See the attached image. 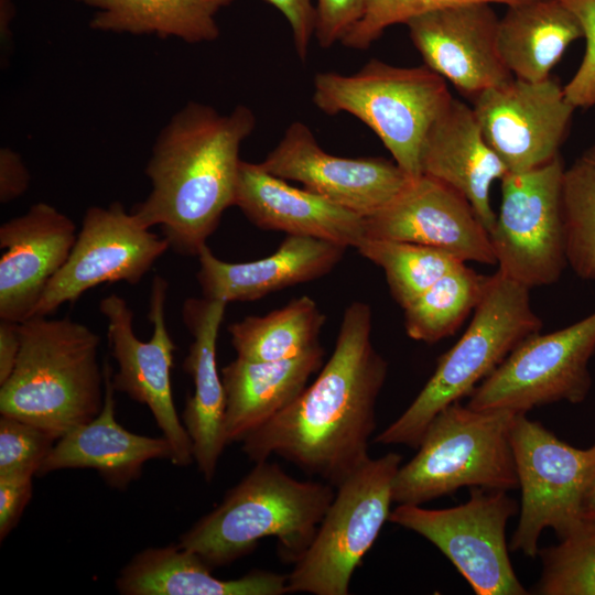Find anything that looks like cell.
I'll use <instances>...</instances> for the list:
<instances>
[{"label": "cell", "mask_w": 595, "mask_h": 595, "mask_svg": "<svg viewBox=\"0 0 595 595\" xmlns=\"http://www.w3.org/2000/svg\"><path fill=\"white\" fill-rule=\"evenodd\" d=\"M488 278L464 263L439 279L403 309L407 335L428 344L453 335L477 306Z\"/></svg>", "instance_id": "cell-30"}, {"label": "cell", "mask_w": 595, "mask_h": 595, "mask_svg": "<svg viewBox=\"0 0 595 595\" xmlns=\"http://www.w3.org/2000/svg\"><path fill=\"white\" fill-rule=\"evenodd\" d=\"M325 351L317 345L283 360L257 361L237 357L221 369L226 396L224 436L242 442L290 405L322 367Z\"/></svg>", "instance_id": "cell-25"}, {"label": "cell", "mask_w": 595, "mask_h": 595, "mask_svg": "<svg viewBox=\"0 0 595 595\" xmlns=\"http://www.w3.org/2000/svg\"><path fill=\"white\" fill-rule=\"evenodd\" d=\"M356 249L383 270L390 292L402 309L466 263L439 248L390 239L365 237Z\"/></svg>", "instance_id": "cell-31"}, {"label": "cell", "mask_w": 595, "mask_h": 595, "mask_svg": "<svg viewBox=\"0 0 595 595\" xmlns=\"http://www.w3.org/2000/svg\"><path fill=\"white\" fill-rule=\"evenodd\" d=\"M345 247L326 240L288 235L270 256L227 262L208 246L198 252L197 282L210 300L255 301L269 293L321 278L340 261Z\"/></svg>", "instance_id": "cell-23"}, {"label": "cell", "mask_w": 595, "mask_h": 595, "mask_svg": "<svg viewBox=\"0 0 595 595\" xmlns=\"http://www.w3.org/2000/svg\"><path fill=\"white\" fill-rule=\"evenodd\" d=\"M15 367L0 385V414L34 424L57 440L89 422L104 404L99 337L71 318L31 316L20 324Z\"/></svg>", "instance_id": "cell-4"}, {"label": "cell", "mask_w": 595, "mask_h": 595, "mask_svg": "<svg viewBox=\"0 0 595 595\" xmlns=\"http://www.w3.org/2000/svg\"><path fill=\"white\" fill-rule=\"evenodd\" d=\"M527 0H364L360 19L346 33L340 43L353 50L364 51L371 46L394 24L439 9L469 2L515 4Z\"/></svg>", "instance_id": "cell-34"}, {"label": "cell", "mask_w": 595, "mask_h": 595, "mask_svg": "<svg viewBox=\"0 0 595 595\" xmlns=\"http://www.w3.org/2000/svg\"><path fill=\"white\" fill-rule=\"evenodd\" d=\"M19 322L0 321V385L11 376L21 347Z\"/></svg>", "instance_id": "cell-41"}, {"label": "cell", "mask_w": 595, "mask_h": 595, "mask_svg": "<svg viewBox=\"0 0 595 595\" xmlns=\"http://www.w3.org/2000/svg\"><path fill=\"white\" fill-rule=\"evenodd\" d=\"M366 237L445 250L464 262L496 264L488 231L469 202L448 185L421 175L365 218Z\"/></svg>", "instance_id": "cell-17"}, {"label": "cell", "mask_w": 595, "mask_h": 595, "mask_svg": "<svg viewBox=\"0 0 595 595\" xmlns=\"http://www.w3.org/2000/svg\"><path fill=\"white\" fill-rule=\"evenodd\" d=\"M125 595H282L288 575L253 570L241 577L220 580L193 552L178 543L148 548L136 554L116 580Z\"/></svg>", "instance_id": "cell-26"}, {"label": "cell", "mask_w": 595, "mask_h": 595, "mask_svg": "<svg viewBox=\"0 0 595 595\" xmlns=\"http://www.w3.org/2000/svg\"><path fill=\"white\" fill-rule=\"evenodd\" d=\"M518 413L474 410L459 401L443 409L428 425L416 454L399 467L393 502L422 505L462 487L517 488L511 429Z\"/></svg>", "instance_id": "cell-6"}, {"label": "cell", "mask_w": 595, "mask_h": 595, "mask_svg": "<svg viewBox=\"0 0 595 595\" xmlns=\"http://www.w3.org/2000/svg\"><path fill=\"white\" fill-rule=\"evenodd\" d=\"M453 97L428 66L400 67L370 60L355 74L317 73L313 104L324 113L353 115L368 126L411 178L422 175L424 140Z\"/></svg>", "instance_id": "cell-7"}, {"label": "cell", "mask_w": 595, "mask_h": 595, "mask_svg": "<svg viewBox=\"0 0 595 595\" xmlns=\"http://www.w3.org/2000/svg\"><path fill=\"white\" fill-rule=\"evenodd\" d=\"M29 476L0 477V540L7 538L19 522L32 497Z\"/></svg>", "instance_id": "cell-38"}, {"label": "cell", "mask_w": 595, "mask_h": 595, "mask_svg": "<svg viewBox=\"0 0 595 595\" xmlns=\"http://www.w3.org/2000/svg\"><path fill=\"white\" fill-rule=\"evenodd\" d=\"M76 237L74 221L43 202L1 225L0 320L21 323L31 317Z\"/></svg>", "instance_id": "cell-19"}, {"label": "cell", "mask_w": 595, "mask_h": 595, "mask_svg": "<svg viewBox=\"0 0 595 595\" xmlns=\"http://www.w3.org/2000/svg\"><path fill=\"white\" fill-rule=\"evenodd\" d=\"M105 397L100 412L60 437L37 475L65 468H91L111 487L125 489L151 459H173L169 441L139 435L121 426L115 415L112 370L104 365Z\"/></svg>", "instance_id": "cell-22"}, {"label": "cell", "mask_w": 595, "mask_h": 595, "mask_svg": "<svg viewBox=\"0 0 595 595\" xmlns=\"http://www.w3.org/2000/svg\"><path fill=\"white\" fill-rule=\"evenodd\" d=\"M260 165L365 218L385 207L411 178L394 161L342 158L326 152L301 121L285 129Z\"/></svg>", "instance_id": "cell-16"}, {"label": "cell", "mask_w": 595, "mask_h": 595, "mask_svg": "<svg viewBox=\"0 0 595 595\" xmlns=\"http://www.w3.org/2000/svg\"><path fill=\"white\" fill-rule=\"evenodd\" d=\"M227 302L206 298L187 299L182 317L194 340L184 360V370L194 382L182 422L192 440L194 461L206 482L216 473L227 445L224 436L226 396L217 369V338Z\"/></svg>", "instance_id": "cell-21"}, {"label": "cell", "mask_w": 595, "mask_h": 595, "mask_svg": "<svg viewBox=\"0 0 595 595\" xmlns=\"http://www.w3.org/2000/svg\"><path fill=\"white\" fill-rule=\"evenodd\" d=\"M57 439L25 421L0 418V477L37 475Z\"/></svg>", "instance_id": "cell-35"}, {"label": "cell", "mask_w": 595, "mask_h": 595, "mask_svg": "<svg viewBox=\"0 0 595 595\" xmlns=\"http://www.w3.org/2000/svg\"><path fill=\"white\" fill-rule=\"evenodd\" d=\"M473 104L486 141L511 173L559 156L575 110L551 77L541 82L513 77L482 91Z\"/></svg>", "instance_id": "cell-15"}, {"label": "cell", "mask_w": 595, "mask_h": 595, "mask_svg": "<svg viewBox=\"0 0 595 595\" xmlns=\"http://www.w3.org/2000/svg\"><path fill=\"white\" fill-rule=\"evenodd\" d=\"M498 23L491 3L469 2L426 12L405 24L424 65L473 100L513 78L498 51Z\"/></svg>", "instance_id": "cell-18"}, {"label": "cell", "mask_w": 595, "mask_h": 595, "mask_svg": "<svg viewBox=\"0 0 595 595\" xmlns=\"http://www.w3.org/2000/svg\"><path fill=\"white\" fill-rule=\"evenodd\" d=\"M167 289L163 277L153 278L148 313L153 332L148 342L136 336L133 312L122 296L112 293L104 298L99 311L107 320L108 345L118 364V371L112 374L115 390L150 409L172 446V463L185 467L195 461L192 440L178 418L172 394L171 369L176 346L165 321Z\"/></svg>", "instance_id": "cell-13"}, {"label": "cell", "mask_w": 595, "mask_h": 595, "mask_svg": "<svg viewBox=\"0 0 595 595\" xmlns=\"http://www.w3.org/2000/svg\"><path fill=\"white\" fill-rule=\"evenodd\" d=\"M275 7L291 26L294 50L298 57L305 62L309 45L315 32L316 11L312 0H266Z\"/></svg>", "instance_id": "cell-39"}, {"label": "cell", "mask_w": 595, "mask_h": 595, "mask_svg": "<svg viewBox=\"0 0 595 595\" xmlns=\"http://www.w3.org/2000/svg\"><path fill=\"white\" fill-rule=\"evenodd\" d=\"M584 37L575 14L560 0H527L507 6L499 19L497 44L513 77L541 82L567 46Z\"/></svg>", "instance_id": "cell-27"}, {"label": "cell", "mask_w": 595, "mask_h": 595, "mask_svg": "<svg viewBox=\"0 0 595 595\" xmlns=\"http://www.w3.org/2000/svg\"><path fill=\"white\" fill-rule=\"evenodd\" d=\"M594 446H595V444H594Z\"/></svg>", "instance_id": "cell-43"}, {"label": "cell", "mask_w": 595, "mask_h": 595, "mask_svg": "<svg viewBox=\"0 0 595 595\" xmlns=\"http://www.w3.org/2000/svg\"><path fill=\"white\" fill-rule=\"evenodd\" d=\"M577 18L583 29L586 50L582 63L563 87L567 101L576 108L595 105V0H560Z\"/></svg>", "instance_id": "cell-36"}, {"label": "cell", "mask_w": 595, "mask_h": 595, "mask_svg": "<svg viewBox=\"0 0 595 595\" xmlns=\"http://www.w3.org/2000/svg\"><path fill=\"white\" fill-rule=\"evenodd\" d=\"M402 457L368 458L336 487L313 541L288 574L289 593L347 595L356 567L390 516Z\"/></svg>", "instance_id": "cell-8"}, {"label": "cell", "mask_w": 595, "mask_h": 595, "mask_svg": "<svg viewBox=\"0 0 595 595\" xmlns=\"http://www.w3.org/2000/svg\"><path fill=\"white\" fill-rule=\"evenodd\" d=\"M529 291L500 271L489 277L465 333L439 358L412 403L375 442L418 448L439 412L469 397L521 342L538 333L542 322L532 309Z\"/></svg>", "instance_id": "cell-5"}, {"label": "cell", "mask_w": 595, "mask_h": 595, "mask_svg": "<svg viewBox=\"0 0 595 595\" xmlns=\"http://www.w3.org/2000/svg\"><path fill=\"white\" fill-rule=\"evenodd\" d=\"M170 248L120 202L86 209L69 256L52 278L31 316H47L86 291L112 282L139 283Z\"/></svg>", "instance_id": "cell-14"}, {"label": "cell", "mask_w": 595, "mask_h": 595, "mask_svg": "<svg viewBox=\"0 0 595 595\" xmlns=\"http://www.w3.org/2000/svg\"><path fill=\"white\" fill-rule=\"evenodd\" d=\"M421 169L463 195L487 231L491 229L496 213L490 187L508 169L486 141L472 107L452 99L424 140Z\"/></svg>", "instance_id": "cell-24"}, {"label": "cell", "mask_w": 595, "mask_h": 595, "mask_svg": "<svg viewBox=\"0 0 595 595\" xmlns=\"http://www.w3.org/2000/svg\"><path fill=\"white\" fill-rule=\"evenodd\" d=\"M511 446L521 504L510 549L534 558L544 529L563 539L582 523L580 504L595 467V446H571L526 413L513 420Z\"/></svg>", "instance_id": "cell-11"}, {"label": "cell", "mask_w": 595, "mask_h": 595, "mask_svg": "<svg viewBox=\"0 0 595 595\" xmlns=\"http://www.w3.org/2000/svg\"><path fill=\"white\" fill-rule=\"evenodd\" d=\"M325 315L307 295L263 316H247L228 326L237 357L275 361L296 357L320 345Z\"/></svg>", "instance_id": "cell-29"}, {"label": "cell", "mask_w": 595, "mask_h": 595, "mask_svg": "<svg viewBox=\"0 0 595 595\" xmlns=\"http://www.w3.org/2000/svg\"><path fill=\"white\" fill-rule=\"evenodd\" d=\"M594 351L595 311L559 331L527 337L473 390L467 405L527 413L559 401L581 403L592 387Z\"/></svg>", "instance_id": "cell-12"}, {"label": "cell", "mask_w": 595, "mask_h": 595, "mask_svg": "<svg viewBox=\"0 0 595 595\" xmlns=\"http://www.w3.org/2000/svg\"><path fill=\"white\" fill-rule=\"evenodd\" d=\"M256 123L245 105L223 115L188 101L158 134L144 171L151 191L131 213L149 229L160 226L178 255L197 256L234 206L239 150Z\"/></svg>", "instance_id": "cell-2"}, {"label": "cell", "mask_w": 595, "mask_h": 595, "mask_svg": "<svg viewBox=\"0 0 595 595\" xmlns=\"http://www.w3.org/2000/svg\"><path fill=\"white\" fill-rule=\"evenodd\" d=\"M387 372V361L371 343L370 306L353 302L315 381L249 434L242 452L255 463L278 455L336 488L370 458L376 403Z\"/></svg>", "instance_id": "cell-1"}, {"label": "cell", "mask_w": 595, "mask_h": 595, "mask_svg": "<svg viewBox=\"0 0 595 595\" xmlns=\"http://www.w3.org/2000/svg\"><path fill=\"white\" fill-rule=\"evenodd\" d=\"M539 595H595V526L581 523L555 545L539 549Z\"/></svg>", "instance_id": "cell-33"}, {"label": "cell", "mask_w": 595, "mask_h": 595, "mask_svg": "<svg viewBox=\"0 0 595 595\" xmlns=\"http://www.w3.org/2000/svg\"><path fill=\"white\" fill-rule=\"evenodd\" d=\"M507 490L472 487L469 499L445 509L400 504L389 521L432 542L477 595H526L506 542L508 519L518 505Z\"/></svg>", "instance_id": "cell-10"}, {"label": "cell", "mask_w": 595, "mask_h": 595, "mask_svg": "<svg viewBox=\"0 0 595 595\" xmlns=\"http://www.w3.org/2000/svg\"><path fill=\"white\" fill-rule=\"evenodd\" d=\"M30 173L22 156L10 148L0 150V202L7 204L24 194Z\"/></svg>", "instance_id": "cell-40"}, {"label": "cell", "mask_w": 595, "mask_h": 595, "mask_svg": "<svg viewBox=\"0 0 595 595\" xmlns=\"http://www.w3.org/2000/svg\"><path fill=\"white\" fill-rule=\"evenodd\" d=\"M234 206L257 227L354 247L366 237L365 217L240 161Z\"/></svg>", "instance_id": "cell-20"}, {"label": "cell", "mask_w": 595, "mask_h": 595, "mask_svg": "<svg viewBox=\"0 0 595 595\" xmlns=\"http://www.w3.org/2000/svg\"><path fill=\"white\" fill-rule=\"evenodd\" d=\"M95 10L94 31L174 37L188 44L214 42L217 14L235 0H74Z\"/></svg>", "instance_id": "cell-28"}, {"label": "cell", "mask_w": 595, "mask_h": 595, "mask_svg": "<svg viewBox=\"0 0 595 595\" xmlns=\"http://www.w3.org/2000/svg\"><path fill=\"white\" fill-rule=\"evenodd\" d=\"M562 213L569 266L595 281V144L564 169Z\"/></svg>", "instance_id": "cell-32"}, {"label": "cell", "mask_w": 595, "mask_h": 595, "mask_svg": "<svg viewBox=\"0 0 595 595\" xmlns=\"http://www.w3.org/2000/svg\"><path fill=\"white\" fill-rule=\"evenodd\" d=\"M580 519L583 523L595 526V467L582 494Z\"/></svg>", "instance_id": "cell-42"}, {"label": "cell", "mask_w": 595, "mask_h": 595, "mask_svg": "<svg viewBox=\"0 0 595 595\" xmlns=\"http://www.w3.org/2000/svg\"><path fill=\"white\" fill-rule=\"evenodd\" d=\"M364 0H316L315 36L322 48L340 42L360 19Z\"/></svg>", "instance_id": "cell-37"}, {"label": "cell", "mask_w": 595, "mask_h": 595, "mask_svg": "<svg viewBox=\"0 0 595 595\" xmlns=\"http://www.w3.org/2000/svg\"><path fill=\"white\" fill-rule=\"evenodd\" d=\"M335 489L328 483L299 480L274 462H256L215 509L180 537L178 544L213 570L273 537L281 559L294 564L313 541Z\"/></svg>", "instance_id": "cell-3"}, {"label": "cell", "mask_w": 595, "mask_h": 595, "mask_svg": "<svg viewBox=\"0 0 595 595\" xmlns=\"http://www.w3.org/2000/svg\"><path fill=\"white\" fill-rule=\"evenodd\" d=\"M559 156L501 180V202L488 231L498 271L531 289L556 282L567 262Z\"/></svg>", "instance_id": "cell-9"}]
</instances>
